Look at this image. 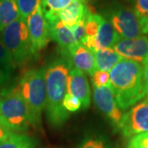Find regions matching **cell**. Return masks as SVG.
<instances>
[{"label": "cell", "instance_id": "ac0fdd59", "mask_svg": "<svg viewBox=\"0 0 148 148\" xmlns=\"http://www.w3.org/2000/svg\"><path fill=\"white\" fill-rule=\"evenodd\" d=\"M36 141L27 134L12 132L0 143V148H35Z\"/></svg>", "mask_w": 148, "mask_h": 148}, {"label": "cell", "instance_id": "5bb4252c", "mask_svg": "<svg viewBox=\"0 0 148 148\" xmlns=\"http://www.w3.org/2000/svg\"><path fill=\"white\" fill-rule=\"evenodd\" d=\"M89 0H75L62 10L52 12L66 26L72 27L77 24L89 10Z\"/></svg>", "mask_w": 148, "mask_h": 148}, {"label": "cell", "instance_id": "603a6c76", "mask_svg": "<svg viewBox=\"0 0 148 148\" xmlns=\"http://www.w3.org/2000/svg\"><path fill=\"white\" fill-rule=\"evenodd\" d=\"M0 67L10 70H13L16 68V65L12 58L10 53L6 48L5 45L1 38V36H0Z\"/></svg>", "mask_w": 148, "mask_h": 148}, {"label": "cell", "instance_id": "e0dca14e", "mask_svg": "<svg viewBox=\"0 0 148 148\" xmlns=\"http://www.w3.org/2000/svg\"><path fill=\"white\" fill-rule=\"evenodd\" d=\"M19 16L17 0H0V32Z\"/></svg>", "mask_w": 148, "mask_h": 148}, {"label": "cell", "instance_id": "ba28073f", "mask_svg": "<svg viewBox=\"0 0 148 148\" xmlns=\"http://www.w3.org/2000/svg\"><path fill=\"white\" fill-rule=\"evenodd\" d=\"M26 22L32 45V53L33 56L36 57L44 48L46 47L50 40L48 23L40 2L32 14L27 17Z\"/></svg>", "mask_w": 148, "mask_h": 148}, {"label": "cell", "instance_id": "277c9868", "mask_svg": "<svg viewBox=\"0 0 148 148\" xmlns=\"http://www.w3.org/2000/svg\"><path fill=\"white\" fill-rule=\"evenodd\" d=\"M34 119L35 125L40 126L41 114L47 101L45 69H32L22 74L17 86Z\"/></svg>", "mask_w": 148, "mask_h": 148}, {"label": "cell", "instance_id": "9a60e30c", "mask_svg": "<svg viewBox=\"0 0 148 148\" xmlns=\"http://www.w3.org/2000/svg\"><path fill=\"white\" fill-rule=\"evenodd\" d=\"M97 50L105 48H113L121 38L110 23L102 16L96 36L94 37Z\"/></svg>", "mask_w": 148, "mask_h": 148}, {"label": "cell", "instance_id": "8fae6325", "mask_svg": "<svg viewBox=\"0 0 148 148\" xmlns=\"http://www.w3.org/2000/svg\"><path fill=\"white\" fill-rule=\"evenodd\" d=\"M44 14L48 23L50 39L58 43L64 53L69 54V49L77 44L71 28L66 26L52 12H44Z\"/></svg>", "mask_w": 148, "mask_h": 148}, {"label": "cell", "instance_id": "d6986e66", "mask_svg": "<svg viewBox=\"0 0 148 148\" xmlns=\"http://www.w3.org/2000/svg\"><path fill=\"white\" fill-rule=\"evenodd\" d=\"M134 12L143 34H148V0H135Z\"/></svg>", "mask_w": 148, "mask_h": 148}, {"label": "cell", "instance_id": "f1b7e54d", "mask_svg": "<svg viewBox=\"0 0 148 148\" xmlns=\"http://www.w3.org/2000/svg\"><path fill=\"white\" fill-rule=\"evenodd\" d=\"M12 132H12L5 123L0 119V143L5 140Z\"/></svg>", "mask_w": 148, "mask_h": 148}, {"label": "cell", "instance_id": "4316f807", "mask_svg": "<svg viewBox=\"0 0 148 148\" xmlns=\"http://www.w3.org/2000/svg\"><path fill=\"white\" fill-rule=\"evenodd\" d=\"M89 11V10H88ZM87 13V12H86ZM86 15L82 18V20L76 24L73 27H70L72 32L73 33L74 38L76 40L77 43H82V40H83V38L86 36V32H85V20H86Z\"/></svg>", "mask_w": 148, "mask_h": 148}, {"label": "cell", "instance_id": "4dcf8cb0", "mask_svg": "<svg viewBox=\"0 0 148 148\" xmlns=\"http://www.w3.org/2000/svg\"><path fill=\"white\" fill-rule=\"evenodd\" d=\"M127 1H130V2H132V1H135V0H127Z\"/></svg>", "mask_w": 148, "mask_h": 148}, {"label": "cell", "instance_id": "4fadbf2b", "mask_svg": "<svg viewBox=\"0 0 148 148\" xmlns=\"http://www.w3.org/2000/svg\"><path fill=\"white\" fill-rule=\"evenodd\" d=\"M69 57L76 67L84 73L92 76L96 71L94 53L88 49L82 43H77L69 51Z\"/></svg>", "mask_w": 148, "mask_h": 148}, {"label": "cell", "instance_id": "d4e9b609", "mask_svg": "<svg viewBox=\"0 0 148 148\" xmlns=\"http://www.w3.org/2000/svg\"><path fill=\"white\" fill-rule=\"evenodd\" d=\"M91 77V81L94 87L100 88L103 86H107L110 84V73L108 72L96 70Z\"/></svg>", "mask_w": 148, "mask_h": 148}, {"label": "cell", "instance_id": "7c38bea8", "mask_svg": "<svg viewBox=\"0 0 148 148\" xmlns=\"http://www.w3.org/2000/svg\"><path fill=\"white\" fill-rule=\"evenodd\" d=\"M67 94L77 98L82 109H87L90 104V89L86 75L77 69L69 72L67 79Z\"/></svg>", "mask_w": 148, "mask_h": 148}, {"label": "cell", "instance_id": "8992f818", "mask_svg": "<svg viewBox=\"0 0 148 148\" xmlns=\"http://www.w3.org/2000/svg\"><path fill=\"white\" fill-rule=\"evenodd\" d=\"M109 21L121 39H135L142 36L138 18L132 8L117 1H111L101 14Z\"/></svg>", "mask_w": 148, "mask_h": 148}, {"label": "cell", "instance_id": "7402d4cb", "mask_svg": "<svg viewBox=\"0 0 148 148\" xmlns=\"http://www.w3.org/2000/svg\"><path fill=\"white\" fill-rule=\"evenodd\" d=\"M40 0H17L19 14L21 18L27 20V17L36 8Z\"/></svg>", "mask_w": 148, "mask_h": 148}, {"label": "cell", "instance_id": "ffe728a7", "mask_svg": "<svg viewBox=\"0 0 148 148\" xmlns=\"http://www.w3.org/2000/svg\"><path fill=\"white\" fill-rule=\"evenodd\" d=\"M73 1L75 0H40V3L44 12H55L65 8Z\"/></svg>", "mask_w": 148, "mask_h": 148}, {"label": "cell", "instance_id": "83f0119b", "mask_svg": "<svg viewBox=\"0 0 148 148\" xmlns=\"http://www.w3.org/2000/svg\"><path fill=\"white\" fill-rule=\"evenodd\" d=\"M12 73V70L0 67V90H3V86H7L8 83L10 82Z\"/></svg>", "mask_w": 148, "mask_h": 148}, {"label": "cell", "instance_id": "484cf974", "mask_svg": "<svg viewBox=\"0 0 148 148\" xmlns=\"http://www.w3.org/2000/svg\"><path fill=\"white\" fill-rule=\"evenodd\" d=\"M63 106L68 112H76L82 108V103L75 96L66 93L63 101Z\"/></svg>", "mask_w": 148, "mask_h": 148}, {"label": "cell", "instance_id": "cb8c5ba5", "mask_svg": "<svg viewBox=\"0 0 148 148\" xmlns=\"http://www.w3.org/2000/svg\"><path fill=\"white\" fill-rule=\"evenodd\" d=\"M127 148H148V132L134 135L129 138Z\"/></svg>", "mask_w": 148, "mask_h": 148}, {"label": "cell", "instance_id": "9c48e42d", "mask_svg": "<svg viewBox=\"0 0 148 148\" xmlns=\"http://www.w3.org/2000/svg\"><path fill=\"white\" fill-rule=\"evenodd\" d=\"M113 49L123 58L143 64L148 56V37L140 36L135 39H120Z\"/></svg>", "mask_w": 148, "mask_h": 148}, {"label": "cell", "instance_id": "3957f363", "mask_svg": "<svg viewBox=\"0 0 148 148\" xmlns=\"http://www.w3.org/2000/svg\"><path fill=\"white\" fill-rule=\"evenodd\" d=\"M0 119L14 132H24L31 126H36L17 86L0 91Z\"/></svg>", "mask_w": 148, "mask_h": 148}, {"label": "cell", "instance_id": "1f68e13d", "mask_svg": "<svg viewBox=\"0 0 148 148\" xmlns=\"http://www.w3.org/2000/svg\"><path fill=\"white\" fill-rule=\"evenodd\" d=\"M0 91H1V90H0Z\"/></svg>", "mask_w": 148, "mask_h": 148}, {"label": "cell", "instance_id": "52a82bcc", "mask_svg": "<svg viewBox=\"0 0 148 148\" xmlns=\"http://www.w3.org/2000/svg\"><path fill=\"white\" fill-rule=\"evenodd\" d=\"M125 138L148 132V101H141L122 115L117 127Z\"/></svg>", "mask_w": 148, "mask_h": 148}, {"label": "cell", "instance_id": "5b68a950", "mask_svg": "<svg viewBox=\"0 0 148 148\" xmlns=\"http://www.w3.org/2000/svg\"><path fill=\"white\" fill-rule=\"evenodd\" d=\"M0 36L16 67L33 56L27 22L21 16L1 31Z\"/></svg>", "mask_w": 148, "mask_h": 148}, {"label": "cell", "instance_id": "44dd1931", "mask_svg": "<svg viewBox=\"0 0 148 148\" xmlns=\"http://www.w3.org/2000/svg\"><path fill=\"white\" fill-rule=\"evenodd\" d=\"M77 148H110L108 141L103 136H90L85 138Z\"/></svg>", "mask_w": 148, "mask_h": 148}, {"label": "cell", "instance_id": "2e32d148", "mask_svg": "<svg viewBox=\"0 0 148 148\" xmlns=\"http://www.w3.org/2000/svg\"><path fill=\"white\" fill-rule=\"evenodd\" d=\"M93 53L96 70L100 71H110L117 64L123 59L113 48L100 49Z\"/></svg>", "mask_w": 148, "mask_h": 148}, {"label": "cell", "instance_id": "6da1fadb", "mask_svg": "<svg viewBox=\"0 0 148 148\" xmlns=\"http://www.w3.org/2000/svg\"><path fill=\"white\" fill-rule=\"evenodd\" d=\"M118 107L126 110L146 97L143 65L122 59L110 72V84Z\"/></svg>", "mask_w": 148, "mask_h": 148}, {"label": "cell", "instance_id": "30bf717a", "mask_svg": "<svg viewBox=\"0 0 148 148\" xmlns=\"http://www.w3.org/2000/svg\"><path fill=\"white\" fill-rule=\"evenodd\" d=\"M93 97L96 107L110 119L113 127L116 130L123 114L121 110L117 106L110 87L109 86L100 88L94 87Z\"/></svg>", "mask_w": 148, "mask_h": 148}, {"label": "cell", "instance_id": "7a4b0ae2", "mask_svg": "<svg viewBox=\"0 0 148 148\" xmlns=\"http://www.w3.org/2000/svg\"><path fill=\"white\" fill-rule=\"evenodd\" d=\"M70 68L68 59L58 58L50 63L45 69L46 117L49 123L55 128L62 127L70 116L63 106L64 96L67 93V79Z\"/></svg>", "mask_w": 148, "mask_h": 148}, {"label": "cell", "instance_id": "f546056e", "mask_svg": "<svg viewBox=\"0 0 148 148\" xmlns=\"http://www.w3.org/2000/svg\"><path fill=\"white\" fill-rule=\"evenodd\" d=\"M143 76H144V82H145V86H146V100L148 101V56L143 63Z\"/></svg>", "mask_w": 148, "mask_h": 148}]
</instances>
